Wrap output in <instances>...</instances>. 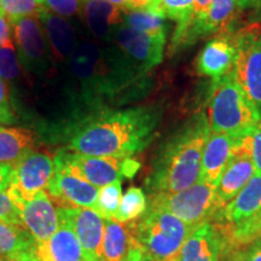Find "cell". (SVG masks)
Listing matches in <instances>:
<instances>
[{"instance_id": "39", "label": "cell", "mask_w": 261, "mask_h": 261, "mask_svg": "<svg viewBox=\"0 0 261 261\" xmlns=\"http://www.w3.org/2000/svg\"><path fill=\"white\" fill-rule=\"evenodd\" d=\"M11 25L12 23L8 18V16L0 10V47L4 44H6L10 39H12Z\"/></svg>"}, {"instance_id": "16", "label": "cell", "mask_w": 261, "mask_h": 261, "mask_svg": "<svg viewBox=\"0 0 261 261\" xmlns=\"http://www.w3.org/2000/svg\"><path fill=\"white\" fill-rule=\"evenodd\" d=\"M80 15L91 34L107 44L123 22V10L107 0H83Z\"/></svg>"}, {"instance_id": "7", "label": "cell", "mask_w": 261, "mask_h": 261, "mask_svg": "<svg viewBox=\"0 0 261 261\" xmlns=\"http://www.w3.org/2000/svg\"><path fill=\"white\" fill-rule=\"evenodd\" d=\"M221 218L226 234L238 242L249 241L261 232V174L255 173L236 197L225 205Z\"/></svg>"}, {"instance_id": "30", "label": "cell", "mask_w": 261, "mask_h": 261, "mask_svg": "<svg viewBox=\"0 0 261 261\" xmlns=\"http://www.w3.org/2000/svg\"><path fill=\"white\" fill-rule=\"evenodd\" d=\"M0 10L14 23L24 17H39L46 8L39 0H0Z\"/></svg>"}, {"instance_id": "28", "label": "cell", "mask_w": 261, "mask_h": 261, "mask_svg": "<svg viewBox=\"0 0 261 261\" xmlns=\"http://www.w3.org/2000/svg\"><path fill=\"white\" fill-rule=\"evenodd\" d=\"M148 210L145 194L140 188L130 187L122 196L115 220L120 223H132L142 218Z\"/></svg>"}, {"instance_id": "43", "label": "cell", "mask_w": 261, "mask_h": 261, "mask_svg": "<svg viewBox=\"0 0 261 261\" xmlns=\"http://www.w3.org/2000/svg\"><path fill=\"white\" fill-rule=\"evenodd\" d=\"M39 2H41V3H42V4H44V0H39Z\"/></svg>"}, {"instance_id": "12", "label": "cell", "mask_w": 261, "mask_h": 261, "mask_svg": "<svg viewBox=\"0 0 261 261\" xmlns=\"http://www.w3.org/2000/svg\"><path fill=\"white\" fill-rule=\"evenodd\" d=\"M98 191L99 189L75 174L56 154L47 194L58 207H83L97 212Z\"/></svg>"}, {"instance_id": "31", "label": "cell", "mask_w": 261, "mask_h": 261, "mask_svg": "<svg viewBox=\"0 0 261 261\" xmlns=\"http://www.w3.org/2000/svg\"><path fill=\"white\" fill-rule=\"evenodd\" d=\"M122 198L121 181H115L99 189L97 198V213L104 219H115Z\"/></svg>"}, {"instance_id": "37", "label": "cell", "mask_w": 261, "mask_h": 261, "mask_svg": "<svg viewBox=\"0 0 261 261\" xmlns=\"http://www.w3.org/2000/svg\"><path fill=\"white\" fill-rule=\"evenodd\" d=\"M240 11L246 12L250 19L261 23V0H238Z\"/></svg>"}, {"instance_id": "18", "label": "cell", "mask_w": 261, "mask_h": 261, "mask_svg": "<svg viewBox=\"0 0 261 261\" xmlns=\"http://www.w3.org/2000/svg\"><path fill=\"white\" fill-rule=\"evenodd\" d=\"M236 56L233 39L218 35L207 42L196 61V69L203 76L219 79L232 70Z\"/></svg>"}, {"instance_id": "8", "label": "cell", "mask_w": 261, "mask_h": 261, "mask_svg": "<svg viewBox=\"0 0 261 261\" xmlns=\"http://www.w3.org/2000/svg\"><path fill=\"white\" fill-rule=\"evenodd\" d=\"M62 161L79 175L98 189L121 179L133 178L140 163L132 158H99L61 150L57 154Z\"/></svg>"}, {"instance_id": "17", "label": "cell", "mask_w": 261, "mask_h": 261, "mask_svg": "<svg viewBox=\"0 0 261 261\" xmlns=\"http://www.w3.org/2000/svg\"><path fill=\"white\" fill-rule=\"evenodd\" d=\"M54 63H67L76 48V33L67 18L61 17L50 10H45L39 16Z\"/></svg>"}, {"instance_id": "6", "label": "cell", "mask_w": 261, "mask_h": 261, "mask_svg": "<svg viewBox=\"0 0 261 261\" xmlns=\"http://www.w3.org/2000/svg\"><path fill=\"white\" fill-rule=\"evenodd\" d=\"M167 35H149L121 24L109 42L123 67L142 79L163 60Z\"/></svg>"}, {"instance_id": "5", "label": "cell", "mask_w": 261, "mask_h": 261, "mask_svg": "<svg viewBox=\"0 0 261 261\" xmlns=\"http://www.w3.org/2000/svg\"><path fill=\"white\" fill-rule=\"evenodd\" d=\"M149 205L168 212L191 227L221 217L225 208L218 200L217 187L202 179L175 194H152Z\"/></svg>"}, {"instance_id": "1", "label": "cell", "mask_w": 261, "mask_h": 261, "mask_svg": "<svg viewBox=\"0 0 261 261\" xmlns=\"http://www.w3.org/2000/svg\"><path fill=\"white\" fill-rule=\"evenodd\" d=\"M162 113L159 106L96 112L73 127L68 150L99 158H130L154 138Z\"/></svg>"}, {"instance_id": "40", "label": "cell", "mask_w": 261, "mask_h": 261, "mask_svg": "<svg viewBox=\"0 0 261 261\" xmlns=\"http://www.w3.org/2000/svg\"><path fill=\"white\" fill-rule=\"evenodd\" d=\"M241 261H261V242H255V244L244 254Z\"/></svg>"}, {"instance_id": "10", "label": "cell", "mask_w": 261, "mask_h": 261, "mask_svg": "<svg viewBox=\"0 0 261 261\" xmlns=\"http://www.w3.org/2000/svg\"><path fill=\"white\" fill-rule=\"evenodd\" d=\"M55 173V158L40 151H29L12 166L11 184L8 195L31 200L45 191Z\"/></svg>"}, {"instance_id": "22", "label": "cell", "mask_w": 261, "mask_h": 261, "mask_svg": "<svg viewBox=\"0 0 261 261\" xmlns=\"http://www.w3.org/2000/svg\"><path fill=\"white\" fill-rule=\"evenodd\" d=\"M252 160L243 154L233 152L226 168L221 173L217 185V196L224 205L232 201L238 192L248 184L255 174Z\"/></svg>"}, {"instance_id": "14", "label": "cell", "mask_w": 261, "mask_h": 261, "mask_svg": "<svg viewBox=\"0 0 261 261\" xmlns=\"http://www.w3.org/2000/svg\"><path fill=\"white\" fill-rule=\"evenodd\" d=\"M21 214L23 226L37 243H41L56 232L60 226L58 210L46 191H40L31 200H21L9 195Z\"/></svg>"}, {"instance_id": "29", "label": "cell", "mask_w": 261, "mask_h": 261, "mask_svg": "<svg viewBox=\"0 0 261 261\" xmlns=\"http://www.w3.org/2000/svg\"><path fill=\"white\" fill-rule=\"evenodd\" d=\"M233 152L248 156L252 160L256 173L261 174V121L242 136L236 137Z\"/></svg>"}, {"instance_id": "27", "label": "cell", "mask_w": 261, "mask_h": 261, "mask_svg": "<svg viewBox=\"0 0 261 261\" xmlns=\"http://www.w3.org/2000/svg\"><path fill=\"white\" fill-rule=\"evenodd\" d=\"M166 18L161 9L123 11L122 24L149 35H167Z\"/></svg>"}, {"instance_id": "35", "label": "cell", "mask_w": 261, "mask_h": 261, "mask_svg": "<svg viewBox=\"0 0 261 261\" xmlns=\"http://www.w3.org/2000/svg\"><path fill=\"white\" fill-rule=\"evenodd\" d=\"M0 220L23 226L19 211L5 191H0Z\"/></svg>"}, {"instance_id": "9", "label": "cell", "mask_w": 261, "mask_h": 261, "mask_svg": "<svg viewBox=\"0 0 261 261\" xmlns=\"http://www.w3.org/2000/svg\"><path fill=\"white\" fill-rule=\"evenodd\" d=\"M234 80L261 115V29H248L233 39Z\"/></svg>"}, {"instance_id": "21", "label": "cell", "mask_w": 261, "mask_h": 261, "mask_svg": "<svg viewBox=\"0 0 261 261\" xmlns=\"http://www.w3.org/2000/svg\"><path fill=\"white\" fill-rule=\"evenodd\" d=\"M35 249L27 228L0 220V261H38Z\"/></svg>"}, {"instance_id": "23", "label": "cell", "mask_w": 261, "mask_h": 261, "mask_svg": "<svg viewBox=\"0 0 261 261\" xmlns=\"http://www.w3.org/2000/svg\"><path fill=\"white\" fill-rule=\"evenodd\" d=\"M135 243L129 224L115 219H104L102 243L103 261H132Z\"/></svg>"}, {"instance_id": "15", "label": "cell", "mask_w": 261, "mask_h": 261, "mask_svg": "<svg viewBox=\"0 0 261 261\" xmlns=\"http://www.w3.org/2000/svg\"><path fill=\"white\" fill-rule=\"evenodd\" d=\"M223 247V228L212 223L201 224L189 234L179 261H219Z\"/></svg>"}, {"instance_id": "41", "label": "cell", "mask_w": 261, "mask_h": 261, "mask_svg": "<svg viewBox=\"0 0 261 261\" xmlns=\"http://www.w3.org/2000/svg\"><path fill=\"white\" fill-rule=\"evenodd\" d=\"M107 2H109L110 4L117 6L119 9H121L125 11L126 8H127V3H128V0H107Z\"/></svg>"}, {"instance_id": "32", "label": "cell", "mask_w": 261, "mask_h": 261, "mask_svg": "<svg viewBox=\"0 0 261 261\" xmlns=\"http://www.w3.org/2000/svg\"><path fill=\"white\" fill-rule=\"evenodd\" d=\"M211 3L212 0H195L194 14H192L190 24H189L184 37L179 42L178 50L189 46V45L194 44V42L200 40L201 38H203L202 32H203L205 19H207L208 11H210Z\"/></svg>"}, {"instance_id": "36", "label": "cell", "mask_w": 261, "mask_h": 261, "mask_svg": "<svg viewBox=\"0 0 261 261\" xmlns=\"http://www.w3.org/2000/svg\"><path fill=\"white\" fill-rule=\"evenodd\" d=\"M14 120L15 116L9 98V87L4 80L0 79V122L12 123Z\"/></svg>"}, {"instance_id": "13", "label": "cell", "mask_w": 261, "mask_h": 261, "mask_svg": "<svg viewBox=\"0 0 261 261\" xmlns=\"http://www.w3.org/2000/svg\"><path fill=\"white\" fill-rule=\"evenodd\" d=\"M58 218L68 223L79 240L86 261H103L104 218L96 211L83 207H58Z\"/></svg>"}, {"instance_id": "4", "label": "cell", "mask_w": 261, "mask_h": 261, "mask_svg": "<svg viewBox=\"0 0 261 261\" xmlns=\"http://www.w3.org/2000/svg\"><path fill=\"white\" fill-rule=\"evenodd\" d=\"M208 122L212 132L240 137L261 121V115L238 86L232 73L213 80Z\"/></svg>"}, {"instance_id": "24", "label": "cell", "mask_w": 261, "mask_h": 261, "mask_svg": "<svg viewBox=\"0 0 261 261\" xmlns=\"http://www.w3.org/2000/svg\"><path fill=\"white\" fill-rule=\"evenodd\" d=\"M34 136L31 130L15 127H0V165H12L34 146Z\"/></svg>"}, {"instance_id": "11", "label": "cell", "mask_w": 261, "mask_h": 261, "mask_svg": "<svg viewBox=\"0 0 261 261\" xmlns=\"http://www.w3.org/2000/svg\"><path fill=\"white\" fill-rule=\"evenodd\" d=\"M15 46L19 62L29 71L42 74L48 71L52 58L46 34L39 17H24L12 23Z\"/></svg>"}, {"instance_id": "38", "label": "cell", "mask_w": 261, "mask_h": 261, "mask_svg": "<svg viewBox=\"0 0 261 261\" xmlns=\"http://www.w3.org/2000/svg\"><path fill=\"white\" fill-rule=\"evenodd\" d=\"M161 0H128L125 11H139V10L160 9Z\"/></svg>"}, {"instance_id": "2", "label": "cell", "mask_w": 261, "mask_h": 261, "mask_svg": "<svg viewBox=\"0 0 261 261\" xmlns=\"http://www.w3.org/2000/svg\"><path fill=\"white\" fill-rule=\"evenodd\" d=\"M210 133L204 113L192 115L172 133L160 149L150 174L152 194H175L200 180L202 152Z\"/></svg>"}, {"instance_id": "25", "label": "cell", "mask_w": 261, "mask_h": 261, "mask_svg": "<svg viewBox=\"0 0 261 261\" xmlns=\"http://www.w3.org/2000/svg\"><path fill=\"white\" fill-rule=\"evenodd\" d=\"M240 12L238 0H212L202 32L203 38L215 33L226 32L232 27L233 21Z\"/></svg>"}, {"instance_id": "20", "label": "cell", "mask_w": 261, "mask_h": 261, "mask_svg": "<svg viewBox=\"0 0 261 261\" xmlns=\"http://www.w3.org/2000/svg\"><path fill=\"white\" fill-rule=\"evenodd\" d=\"M35 253L38 261H86L73 228L63 220L48 240L37 243Z\"/></svg>"}, {"instance_id": "34", "label": "cell", "mask_w": 261, "mask_h": 261, "mask_svg": "<svg viewBox=\"0 0 261 261\" xmlns=\"http://www.w3.org/2000/svg\"><path fill=\"white\" fill-rule=\"evenodd\" d=\"M44 5L54 14L70 18L80 14L83 0H44Z\"/></svg>"}, {"instance_id": "42", "label": "cell", "mask_w": 261, "mask_h": 261, "mask_svg": "<svg viewBox=\"0 0 261 261\" xmlns=\"http://www.w3.org/2000/svg\"><path fill=\"white\" fill-rule=\"evenodd\" d=\"M259 240H260V242H261V232H260V234H259Z\"/></svg>"}, {"instance_id": "19", "label": "cell", "mask_w": 261, "mask_h": 261, "mask_svg": "<svg viewBox=\"0 0 261 261\" xmlns=\"http://www.w3.org/2000/svg\"><path fill=\"white\" fill-rule=\"evenodd\" d=\"M234 144L236 137L211 130L202 152L200 179L217 187L221 173L232 158Z\"/></svg>"}, {"instance_id": "3", "label": "cell", "mask_w": 261, "mask_h": 261, "mask_svg": "<svg viewBox=\"0 0 261 261\" xmlns=\"http://www.w3.org/2000/svg\"><path fill=\"white\" fill-rule=\"evenodd\" d=\"M128 224L138 261H179L194 230L173 214L150 205L142 218Z\"/></svg>"}, {"instance_id": "26", "label": "cell", "mask_w": 261, "mask_h": 261, "mask_svg": "<svg viewBox=\"0 0 261 261\" xmlns=\"http://www.w3.org/2000/svg\"><path fill=\"white\" fill-rule=\"evenodd\" d=\"M195 0H161L160 9L162 10L166 17L177 23L174 34L171 42V54L178 50L179 42L184 37L185 32L190 24L194 14Z\"/></svg>"}, {"instance_id": "33", "label": "cell", "mask_w": 261, "mask_h": 261, "mask_svg": "<svg viewBox=\"0 0 261 261\" xmlns=\"http://www.w3.org/2000/svg\"><path fill=\"white\" fill-rule=\"evenodd\" d=\"M21 75V65L12 39L0 47V79L5 83L18 79Z\"/></svg>"}]
</instances>
